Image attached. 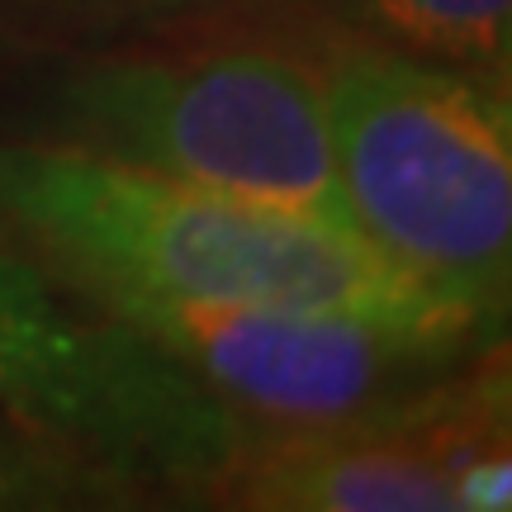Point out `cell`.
<instances>
[{"instance_id": "7", "label": "cell", "mask_w": 512, "mask_h": 512, "mask_svg": "<svg viewBox=\"0 0 512 512\" xmlns=\"http://www.w3.org/2000/svg\"><path fill=\"white\" fill-rule=\"evenodd\" d=\"M337 34L375 38L403 53L508 86L512 0H313Z\"/></svg>"}, {"instance_id": "6", "label": "cell", "mask_w": 512, "mask_h": 512, "mask_svg": "<svg viewBox=\"0 0 512 512\" xmlns=\"http://www.w3.org/2000/svg\"><path fill=\"white\" fill-rule=\"evenodd\" d=\"M508 446V370L437 413L347 432H252L214 498L261 512H460L465 465Z\"/></svg>"}, {"instance_id": "2", "label": "cell", "mask_w": 512, "mask_h": 512, "mask_svg": "<svg viewBox=\"0 0 512 512\" xmlns=\"http://www.w3.org/2000/svg\"><path fill=\"white\" fill-rule=\"evenodd\" d=\"M347 219L380 256L503 323L512 280L508 86L332 34L313 48Z\"/></svg>"}, {"instance_id": "10", "label": "cell", "mask_w": 512, "mask_h": 512, "mask_svg": "<svg viewBox=\"0 0 512 512\" xmlns=\"http://www.w3.org/2000/svg\"><path fill=\"white\" fill-rule=\"evenodd\" d=\"M29 5H62V10H157V5H185V0H29Z\"/></svg>"}, {"instance_id": "8", "label": "cell", "mask_w": 512, "mask_h": 512, "mask_svg": "<svg viewBox=\"0 0 512 512\" xmlns=\"http://www.w3.org/2000/svg\"><path fill=\"white\" fill-rule=\"evenodd\" d=\"M124 479L100 470L76 451L38 437L19 422H0V512L15 508H91L124 503Z\"/></svg>"}, {"instance_id": "5", "label": "cell", "mask_w": 512, "mask_h": 512, "mask_svg": "<svg viewBox=\"0 0 512 512\" xmlns=\"http://www.w3.org/2000/svg\"><path fill=\"white\" fill-rule=\"evenodd\" d=\"M0 418L91 460L133 494L214 498L252 427L119 318L67 309L0 252Z\"/></svg>"}, {"instance_id": "3", "label": "cell", "mask_w": 512, "mask_h": 512, "mask_svg": "<svg viewBox=\"0 0 512 512\" xmlns=\"http://www.w3.org/2000/svg\"><path fill=\"white\" fill-rule=\"evenodd\" d=\"M62 143L351 228L318 62L280 43L95 57L57 95Z\"/></svg>"}, {"instance_id": "1", "label": "cell", "mask_w": 512, "mask_h": 512, "mask_svg": "<svg viewBox=\"0 0 512 512\" xmlns=\"http://www.w3.org/2000/svg\"><path fill=\"white\" fill-rule=\"evenodd\" d=\"M0 223L100 299L351 313L432 337H498L356 228L242 200L72 143L0 147Z\"/></svg>"}, {"instance_id": "9", "label": "cell", "mask_w": 512, "mask_h": 512, "mask_svg": "<svg viewBox=\"0 0 512 512\" xmlns=\"http://www.w3.org/2000/svg\"><path fill=\"white\" fill-rule=\"evenodd\" d=\"M512 508V456L494 446L465 465L460 475V512H508Z\"/></svg>"}, {"instance_id": "4", "label": "cell", "mask_w": 512, "mask_h": 512, "mask_svg": "<svg viewBox=\"0 0 512 512\" xmlns=\"http://www.w3.org/2000/svg\"><path fill=\"white\" fill-rule=\"evenodd\" d=\"M252 432H347L437 413L503 361L498 337H432L351 313L100 299Z\"/></svg>"}]
</instances>
